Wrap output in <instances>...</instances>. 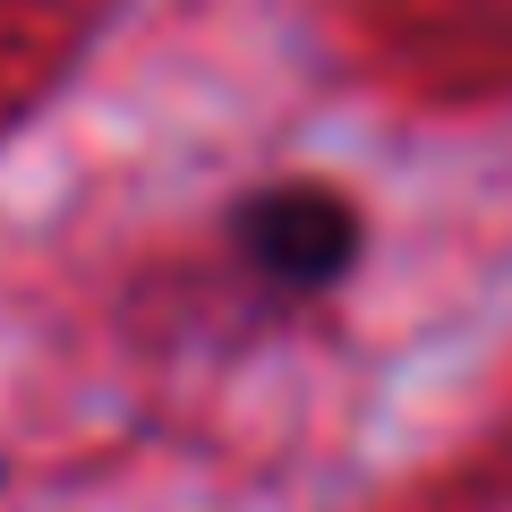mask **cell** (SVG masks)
<instances>
[{
	"label": "cell",
	"instance_id": "obj_1",
	"mask_svg": "<svg viewBox=\"0 0 512 512\" xmlns=\"http://www.w3.org/2000/svg\"><path fill=\"white\" fill-rule=\"evenodd\" d=\"M350 265H359V214H350V197H333L316 180L248 188L214 239V291L248 316L308 308V299L342 291Z\"/></svg>",
	"mask_w": 512,
	"mask_h": 512
}]
</instances>
